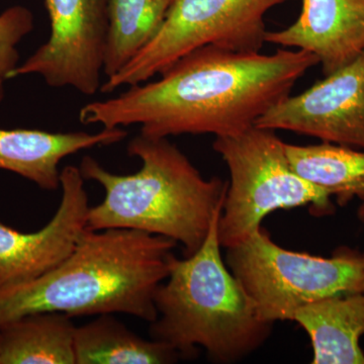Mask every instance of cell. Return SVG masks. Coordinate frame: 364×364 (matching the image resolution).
Returning <instances> with one entry per match:
<instances>
[{
  "instance_id": "7",
  "label": "cell",
  "mask_w": 364,
  "mask_h": 364,
  "mask_svg": "<svg viewBox=\"0 0 364 364\" xmlns=\"http://www.w3.org/2000/svg\"><path fill=\"white\" fill-rule=\"evenodd\" d=\"M289 0H174L161 30L100 91L141 85L188 53L213 45L235 52H259L267 37L265 14Z\"/></svg>"
},
{
  "instance_id": "12",
  "label": "cell",
  "mask_w": 364,
  "mask_h": 364,
  "mask_svg": "<svg viewBox=\"0 0 364 364\" xmlns=\"http://www.w3.org/2000/svg\"><path fill=\"white\" fill-rule=\"evenodd\" d=\"M128 136L121 128L52 133L41 130L0 129V169L14 172L44 191L61 186L60 162L64 158L95 146H107Z\"/></svg>"
},
{
  "instance_id": "6",
  "label": "cell",
  "mask_w": 364,
  "mask_h": 364,
  "mask_svg": "<svg viewBox=\"0 0 364 364\" xmlns=\"http://www.w3.org/2000/svg\"><path fill=\"white\" fill-rule=\"evenodd\" d=\"M226 264L261 320L293 321L304 306L340 294L364 293V254L339 249L332 257L286 250L263 227L227 249Z\"/></svg>"
},
{
  "instance_id": "1",
  "label": "cell",
  "mask_w": 364,
  "mask_h": 364,
  "mask_svg": "<svg viewBox=\"0 0 364 364\" xmlns=\"http://www.w3.org/2000/svg\"><path fill=\"white\" fill-rule=\"evenodd\" d=\"M318 64L315 55L299 49L263 55L203 46L159 80L85 105L79 121L107 129L140 124V134L153 138L237 135L289 97L296 81Z\"/></svg>"
},
{
  "instance_id": "19",
  "label": "cell",
  "mask_w": 364,
  "mask_h": 364,
  "mask_svg": "<svg viewBox=\"0 0 364 364\" xmlns=\"http://www.w3.org/2000/svg\"><path fill=\"white\" fill-rule=\"evenodd\" d=\"M361 200H363V203H361L360 207L358 208V218L361 220V221H364V196L363 198H361Z\"/></svg>"
},
{
  "instance_id": "3",
  "label": "cell",
  "mask_w": 364,
  "mask_h": 364,
  "mask_svg": "<svg viewBox=\"0 0 364 364\" xmlns=\"http://www.w3.org/2000/svg\"><path fill=\"white\" fill-rule=\"evenodd\" d=\"M128 153L142 161L128 176L112 173L91 156L81 161L83 178L100 183L105 193L100 205L90 208L86 227L138 230L181 243L184 256L195 253L224 205L229 182L205 179L167 138L139 134Z\"/></svg>"
},
{
  "instance_id": "11",
  "label": "cell",
  "mask_w": 364,
  "mask_h": 364,
  "mask_svg": "<svg viewBox=\"0 0 364 364\" xmlns=\"http://www.w3.org/2000/svg\"><path fill=\"white\" fill-rule=\"evenodd\" d=\"M265 43L312 53L330 75L364 52V0H303L298 20Z\"/></svg>"
},
{
  "instance_id": "13",
  "label": "cell",
  "mask_w": 364,
  "mask_h": 364,
  "mask_svg": "<svg viewBox=\"0 0 364 364\" xmlns=\"http://www.w3.org/2000/svg\"><path fill=\"white\" fill-rule=\"evenodd\" d=\"M293 321L312 343L313 364H364V293L318 299L299 309Z\"/></svg>"
},
{
  "instance_id": "15",
  "label": "cell",
  "mask_w": 364,
  "mask_h": 364,
  "mask_svg": "<svg viewBox=\"0 0 364 364\" xmlns=\"http://www.w3.org/2000/svg\"><path fill=\"white\" fill-rule=\"evenodd\" d=\"M74 351L76 364H168L181 358L165 342L141 338L112 314L76 327Z\"/></svg>"
},
{
  "instance_id": "4",
  "label": "cell",
  "mask_w": 364,
  "mask_h": 364,
  "mask_svg": "<svg viewBox=\"0 0 364 364\" xmlns=\"http://www.w3.org/2000/svg\"><path fill=\"white\" fill-rule=\"evenodd\" d=\"M213 218L203 245L184 259L176 258L166 282L155 291L154 340L173 347L181 358H195L198 346L210 360L232 363L265 343L272 323L261 320L252 301L223 259L218 223Z\"/></svg>"
},
{
  "instance_id": "5",
  "label": "cell",
  "mask_w": 364,
  "mask_h": 364,
  "mask_svg": "<svg viewBox=\"0 0 364 364\" xmlns=\"http://www.w3.org/2000/svg\"><path fill=\"white\" fill-rule=\"evenodd\" d=\"M275 131L254 126L233 136H215L213 147L229 168L230 179L218 237L222 247L247 240L273 210L311 208L331 214V196L299 176Z\"/></svg>"
},
{
  "instance_id": "10",
  "label": "cell",
  "mask_w": 364,
  "mask_h": 364,
  "mask_svg": "<svg viewBox=\"0 0 364 364\" xmlns=\"http://www.w3.org/2000/svg\"><path fill=\"white\" fill-rule=\"evenodd\" d=\"M79 167L61 170V202L51 221L32 233L0 222V291L26 284L65 259L87 225L90 212Z\"/></svg>"
},
{
  "instance_id": "18",
  "label": "cell",
  "mask_w": 364,
  "mask_h": 364,
  "mask_svg": "<svg viewBox=\"0 0 364 364\" xmlns=\"http://www.w3.org/2000/svg\"><path fill=\"white\" fill-rule=\"evenodd\" d=\"M33 26L35 18L28 7L14 6L0 14V104L4 97V81L18 66V45Z\"/></svg>"
},
{
  "instance_id": "17",
  "label": "cell",
  "mask_w": 364,
  "mask_h": 364,
  "mask_svg": "<svg viewBox=\"0 0 364 364\" xmlns=\"http://www.w3.org/2000/svg\"><path fill=\"white\" fill-rule=\"evenodd\" d=\"M291 166L299 176L335 196L344 207L364 196V151L323 142L320 145L286 144Z\"/></svg>"
},
{
  "instance_id": "14",
  "label": "cell",
  "mask_w": 364,
  "mask_h": 364,
  "mask_svg": "<svg viewBox=\"0 0 364 364\" xmlns=\"http://www.w3.org/2000/svg\"><path fill=\"white\" fill-rule=\"evenodd\" d=\"M71 317L28 314L0 326V364H76Z\"/></svg>"
},
{
  "instance_id": "16",
  "label": "cell",
  "mask_w": 364,
  "mask_h": 364,
  "mask_svg": "<svg viewBox=\"0 0 364 364\" xmlns=\"http://www.w3.org/2000/svg\"><path fill=\"white\" fill-rule=\"evenodd\" d=\"M174 0H109L102 74L128 65L156 37Z\"/></svg>"
},
{
  "instance_id": "2",
  "label": "cell",
  "mask_w": 364,
  "mask_h": 364,
  "mask_svg": "<svg viewBox=\"0 0 364 364\" xmlns=\"http://www.w3.org/2000/svg\"><path fill=\"white\" fill-rule=\"evenodd\" d=\"M176 245L138 230L86 228L56 267L0 291V326L39 312L71 318L121 313L154 322L155 291L168 277Z\"/></svg>"
},
{
  "instance_id": "9",
  "label": "cell",
  "mask_w": 364,
  "mask_h": 364,
  "mask_svg": "<svg viewBox=\"0 0 364 364\" xmlns=\"http://www.w3.org/2000/svg\"><path fill=\"white\" fill-rule=\"evenodd\" d=\"M255 126L364 150V52L301 95L284 98Z\"/></svg>"
},
{
  "instance_id": "8",
  "label": "cell",
  "mask_w": 364,
  "mask_h": 364,
  "mask_svg": "<svg viewBox=\"0 0 364 364\" xmlns=\"http://www.w3.org/2000/svg\"><path fill=\"white\" fill-rule=\"evenodd\" d=\"M51 33L9 79L39 75L51 87L95 95L102 87L109 0H45Z\"/></svg>"
}]
</instances>
